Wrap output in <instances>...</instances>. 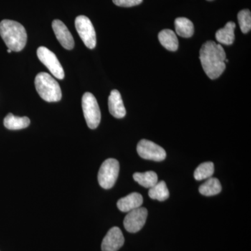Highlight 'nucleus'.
<instances>
[{
  "label": "nucleus",
  "mask_w": 251,
  "mask_h": 251,
  "mask_svg": "<svg viewBox=\"0 0 251 251\" xmlns=\"http://www.w3.org/2000/svg\"><path fill=\"white\" fill-rule=\"evenodd\" d=\"M30 125V120L27 117H16L12 113L5 117L4 125L9 130H21L27 128Z\"/></svg>",
  "instance_id": "obj_16"
},
{
  "label": "nucleus",
  "mask_w": 251,
  "mask_h": 251,
  "mask_svg": "<svg viewBox=\"0 0 251 251\" xmlns=\"http://www.w3.org/2000/svg\"><path fill=\"white\" fill-rule=\"evenodd\" d=\"M37 56L53 76L59 80L64 78V72L57 56L47 48L41 46L37 50Z\"/></svg>",
  "instance_id": "obj_7"
},
{
  "label": "nucleus",
  "mask_w": 251,
  "mask_h": 251,
  "mask_svg": "<svg viewBox=\"0 0 251 251\" xmlns=\"http://www.w3.org/2000/svg\"><path fill=\"white\" fill-rule=\"evenodd\" d=\"M52 29L59 44L67 50H72L75 46L74 37L67 26L59 20H54L52 23Z\"/></svg>",
  "instance_id": "obj_11"
},
{
  "label": "nucleus",
  "mask_w": 251,
  "mask_h": 251,
  "mask_svg": "<svg viewBox=\"0 0 251 251\" xmlns=\"http://www.w3.org/2000/svg\"><path fill=\"white\" fill-rule=\"evenodd\" d=\"M120 173V163L115 158H108L102 163L98 174L99 185L104 189L113 187Z\"/></svg>",
  "instance_id": "obj_5"
},
{
  "label": "nucleus",
  "mask_w": 251,
  "mask_h": 251,
  "mask_svg": "<svg viewBox=\"0 0 251 251\" xmlns=\"http://www.w3.org/2000/svg\"><path fill=\"white\" fill-rule=\"evenodd\" d=\"M148 211L144 207L129 211L124 220V226L128 232L135 233L143 228L148 218Z\"/></svg>",
  "instance_id": "obj_9"
},
{
  "label": "nucleus",
  "mask_w": 251,
  "mask_h": 251,
  "mask_svg": "<svg viewBox=\"0 0 251 251\" xmlns=\"http://www.w3.org/2000/svg\"><path fill=\"white\" fill-rule=\"evenodd\" d=\"M82 107L87 125L91 129L99 126L101 119L100 108L95 97L90 92L84 94L82 99Z\"/></svg>",
  "instance_id": "obj_4"
},
{
  "label": "nucleus",
  "mask_w": 251,
  "mask_h": 251,
  "mask_svg": "<svg viewBox=\"0 0 251 251\" xmlns=\"http://www.w3.org/2000/svg\"><path fill=\"white\" fill-rule=\"evenodd\" d=\"M133 179L145 188H151L158 182V176L156 173L153 171L135 173L133 175Z\"/></svg>",
  "instance_id": "obj_20"
},
{
  "label": "nucleus",
  "mask_w": 251,
  "mask_h": 251,
  "mask_svg": "<svg viewBox=\"0 0 251 251\" xmlns=\"http://www.w3.org/2000/svg\"><path fill=\"white\" fill-rule=\"evenodd\" d=\"M238 21L241 30L244 34H247L251 29V14L249 9H244L239 11L237 16Z\"/></svg>",
  "instance_id": "obj_22"
},
{
  "label": "nucleus",
  "mask_w": 251,
  "mask_h": 251,
  "mask_svg": "<svg viewBox=\"0 0 251 251\" xmlns=\"http://www.w3.org/2000/svg\"><path fill=\"white\" fill-rule=\"evenodd\" d=\"M7 52H9V53H11V52H12V51H11V50L8 49Z\"/></svg>",
  "instance_id": "obj_24"
},
{
  "label": "nucleus",
  "mask_w": 251,
  "mask_h": 251,
  "mask_svg": "<svg viewBox=\"0 0 251 251\" xmlns=\"http://www.w3.org/2000/svg\"><path fill=\"white\" fill-rule=\"evenodd\" d=\"M214 173V165L212 162L201 163L194 173L195 179L201 181L211 177Z\"/></svg>",
  "instance_id": "obj_21"
},
{
  "label": "nucleus",
  "mask_w": 251,
  "mask_h": 251,
  "mask_svg": "<svg viewBox=\"0 0 251 251\" xmlns=\"http://www.w3.org/2000/svg\"><path fill=\"white\" fill-rule=\"evenodd\" d=\"M206 1H213V0H206Z\"/></svg>",
  "instance_id": "obj_25"
},
{
  "label": "nucleus",
  "mask_w": 251,
  "mask_h": 251,
  "mask_svg": "<svg viewBox=\"0 0 251 251\" xmlns=\"http://www.w3.org/2000/svg\"><path fill=\"white\" fill-rule=\"evenodd\" d=\"M200 59L206 75L215 80L222 75L226 69V54L221 44L206 41L200 51Z\"/></svg>",
  "instance_id": "obj_1"
},
{
  "label": "nucleus",
  "mask_w": 251,
  "mask_h": 251,
  "mask_svg": "<svg viewBox=\"0 0 251 251\" xmlns=\"http://www.w3.org/2000/svg\"><path fill=\"white\" fill-rule=\"evenodd\" d=\"M125 244V237L121 229L117 227H112L103 239L102 251H117Z\"/></svg>",
  "instance_id": "obj_10"
},
{
  "label": "nucleus",
  "mask_w": 251,
  "mask_h": 251,
  "mask_svg": "<svg viewBox=\"0 0 251 251\" xmlns=\"http://www.w3.org/2000/svg\"><path fill=\"white\" fill-rule=\"evenodd\" d=\"M143 0H112L114 4L121 7H131L143 2Z\"/></svg>",
  "instance_id": "obj_23"
},
{
  "label": "nucleus",
  "mask_w": 251,
  "mask_h": 251,
  "mask_svg": "<svg viewBox=\"0 0 251 251\" xmlns=\"http://www.w3.org/2000/svg\"><path fill=\"white\" fill-rule=\"evenodd\" d=\"M137 151L144 159L159 162L166 158V152L164 149L148 140H140L137 145Z\"/></svg>",
  "instance_id": "obj_8"
},
{
  "label": "nucleus",
  "mask_w": 251,
  "mask_h": 251,
  "mask_svg": "<svg viewBox=\"0 0 251 251\" xmlns=\"http://www.w3.org/2000/svg\"><path fill=\"white\" fill-rule=\"evenodd\" d=\"M158 40L168 50L176 51L179 47V41L176 34L171 29H163L158 34Z\"/></svg>",
  "instance_id": "obj_15"
},
{
  "label": "nucleus",
  "mask_w": 251,
  "mask_h": 251,
  "mask_svg": "<svg viewBox=\"0 0 251 251\" xmlns=\"http://www.w3.org/2000/svg\"><path fill=\"white\" fill-rule=\"evenodd\" d=\"M108 108L110 114L117 119H122L125 117L126 111L122 96L118 90H114L110 92L108 98Z\"/></svg>",
  "instance_id": "obj_12"
},
{
  "label": "nucleus",
  "mask_w": 251,
  "mask_h": 251,
  "mask_svg": "<svg viewBox=\"0 0 251 251\" xmlns=\"http://www.w3.org/2000/svg\"><path fill=\"white\" fill-rule=\"evenodd\" d=\"M75 25L85 45L88 49H94L97 45V36L90 20L85 16H77L75 18Z\"/></svg>",
  "instance_id": "obj_6"
},
{
  "label": "nucleus",
  "mask_w": 251,
  "mask_h": 251,
  "mask_svg": "<svg viewBox=\"0 0 251 251\" xmlns=\"http://www.w3.org/2000/svg\"><path fill=\"white\" fill-rule=\"evenodd\" d=\"M222 186L217 178H209L199 188V192L203 196H212L221 192Z\"/></svg>",
  "instance_id": "obj_18"
},
{
  "label": "nucleus",
  "mask_w": 251,
  "mask_h": 251,
  "mask_svg": "<svg viewBox=\"0 0 251 251\" xmlns=\"http://www.w3.org/2000/svg\"><path fill=\"white\" fill-rule=\"evenodd\" d=\"M149 196L153 200L158 201H165L170 197L169 190L164 181L157 182L154 186L150 188Z\"/></svg>",
  "instance_id": "obj_19"
},
{
  "label": "nucleus",
  "mask_w": 251,
  "mask_h": 251,
  "mask_svg": "<svg viewBox=\"0 0 251 251\" xmlns=\"http://www.w3.org/2000/svg\"><path fill=\"white\" fill-rule=\"evenodd\" d=\"M0 36L8 49L20 52L25 47L27 35L21 23L11 20H3L0 23Z\"/></svg>",
  "instance_id": "obj_2"
},
{
  "label": "nucleus",
  "mask_w": 251,
  "mask_h": 251,
  "mask_svg": "<svg viewBox=\"0 0 251 251\" xmlns=\"http://www.w3.org/2000/svg\"><path fill=\"white\" fill-rule=\"evenodd\" d=\"M175 25L176 34L181 37L190 38L194 34V25L188 18H176L175 21Z\"/></svg>",
  "instance_id": "obj_17"
},
{
  "label": "nucleus",
  "mask_w": 251,
  "mask_h": 251,
  "mask_svg": "<svg viewBox=\"0 0 251 251\" xmlns=\"http://www.w3.org/2000/svg\"><path fill=\"white\" fill-rule=\"evenodd\" d=\"M235 27L236 24L234 22L230 21L227 23L224 28L216 31V40L219 44L227 46L232 45L235 39V35H234Z\"/></svg>",
  "instance_id": "obj_14"
},
{
  "label": "nucleus",
  "mask_w": 251,
  "mask_h": 251,
  "mask_svg": "<svg viewBox=\"0 0 251 251\" xmlns=\"http://www.w3.org/2000/svg\"><path fill=\"white\" fill-rule=\"evenodd\" d=\"M143 198L138 193H132L128 196L119 200L117 207L122 212H129L133 209L139 208L143 205Z\"/></svg>",
  "instance_id": "obj_13"
},
{
  "label": "nucleus",
  "mask_w": 251,
  "mask_h": 251,
  "mask_svg": "<svg viewBox=\"0 0 251 251\" xmlns=\"http://www.w3.org/2000/svg\"><path fill=\"white\" fill-rule=\"evenodd\" d=\"M34 84L38 94L46 101L57 102L62 99L60 86L48 73L41 72L37 74Z\"/></svg>",
  "instance_id": "obj_3"
}]
</instances>
